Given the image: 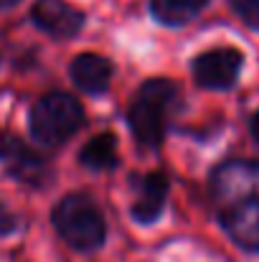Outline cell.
<instances>
[{"mask_svg":"<svg viewBox=\"0 0 259 262\" xmlns=\"http://www.w3.org/2000/svg\"><path fill=\"white\" fill-rule=\"evenodd\" d=\"M51 222H54L56 234L77 252H97L107 239L104 214L84 193L64 196L54 206Z\"/></svg>","mask_w":259,"mask_h":262,"instance_id":"obj_3","label":"cell"},{"mask_svg":"<svg viewBox=\"0 0 259 262\" xmlns=\"http://www.w3.org/2000/svg\"><path fill=\"white\" fill-rule=\"evenodd\" d=\"M72 82L86 94H104L112 82V64L99 54H79L69 67Z\"/></svg>","mask_w":259,"mask_h":262,"instance_id":"obj_9","label":"cell"},{"mask_svg":"<svg viewBox=\"0 0 259 262\" xmlns=\"http://www.w3.org/2000/svg\"><path fill=\"white\" fill-rule=\"evenodd\" d=\"M79 163L86 171H112L117 166V138L112 133L94 135L79 150Z\"/></svg>","mask_w":259,"mask_h":262,"instance_id":"obj_10","label":"cell"},{"mask_svg":"<svg viewBox=\"0 0 259 262\" xmlns=\"http://www.w3.org/2000/svg\"><path fill=\"white\" fill-rule=\"evenodd\" d=\"M0 163L13 178H18L33 188H41L51 181L49 163L33 148H28L18 135L5 133V130H0Z\"/></svg>","mask_w":259,"mask_h":262,"instance_id":"obj_6","label":"cell"},{"mask_svg":"<svg viewBox=\"0 0 259 262\" xmlns=\"http://www.w3.org/2000/svg\"><path fill=\"white\" fill-rule=\"evenodd\" d=\"M211 196L226 234L244 250L259 252V163L226 161L211 176Z\"/></svg>","mask_w":259,"mask_h":262,"instance_id":"obj_1","label":"cell"},{"mask_svg":"<svg viewBox=\"0 0 259 262\" xmlns=\"http://www.w3.org/2000/svg\"><path fill=\"white\" fill-rule=\"evenodd\" d=\"M15 227H18V222H15V216L0 204V237H5V234H13L15 232Z\"/></svg>","mask_w":259,"mask_h":262,"instance_id":"obj_13","label":"cell"},{"mask_svg":"<svg viewBox=\"0 0 259 262\" xmlns=\"http://www.w3.org/2000/svg\"><path fill=\"white\" fill-rule=\"evenodd\" d=\"M166 199H168V176L163 173V171L145 173L143 181H140L137 199L132 204V219L137 224H153V222H158L163 216Z\"/></svg>","mask_w":259,"mask_h":262,"instance_id":"obj_8","label":"cell"},{"mask_svg":"<svg viewBox=\"0 0 259 262\" xmlns=\"http://www.w3.org/2000/svg\"><path fill=\"white\" fill-rule=\"evenodd\" d=\"M206 5L208 0H150V10L155 20H160L163 26H173V28L193 20Z\"/></svg>","mask_w":259,"mask_h":262,"instance_id":"obj_11","label":"cell"},{"mask_svg":"<svg viewBox=\"0 0 259 262\" xmlns=\"http://www.w3.org/2000/svg\"><path fill=\"white\" fill-rule=\"evenodd\" d=\"M178 99V87L171 79H148L140 84L130 110H127V125L137 140V145L148 150H158L166 140L168 127V112Z\"/></svg>","mask_w":259,"mask_h":262,"instance_id":"obj_2","label":"cell"},{"mask_svg":"<svg viewBox=\"0 0 259 262\" xmlns=\"http://www.w3.org/2000/svg\"><path fill=\"white\" fill-rule=\"evenodd\" d=\"M28 125L36 143L59 148L69 143L84 125V107L66 92H49L31 107Z\"/></svg>","mask_w":259,"mask_h":262,"instance_id":"obj_4","label":"cell"},{"mask_svg":"<svg viewBox=\"0 0 259 262\" xmlns=\"http://www.w3.org/2000/svg\"><path fill=\"white\" fill-rule=\"evenodd\" d=\"M18 3H20V0H0V10H3V8H13V5H18Z\"/></svg>","mask_w":259,"mask_h":262,"instance_id":"obj_15","label":"cell"},{"mask_svg":"<svg viewBox=\"0 0 259 262\" xmlns=\"http://www.w3.org/2000/svg\"><path fill=\"white\" fill-rule=\"evenodd\" d=\"M31 20L54 38H74L84 28V13L66 0H36L31 8Z\"/></svg>","mask_w":259,"mask_h":262,"instance_id":"obj_7","label":"cell"},{"mask_svg":"<svg viewBox=\"0 0 259 262\" xmlns=\"http://www.w3.org/2000/svg\"><path fill=\"white\" fill-rule=\"evenodd\" d=\"M249 127H252V138H254V140L259 143V112H254V117H252Z\"/></svg>","mask_w":259,"mask_h":262,"instance_id":"obj_14","label":"cell"},{"mask_svg":"<svg viewBox=\"0 0 259 262\" xmlns=\"http://www.w3.org/2000/svg\"><path fill=\"white\" fill-rule=\"evenodd\" d=\"M234 13L249 26V28H259V0H229Z\"/></svg>","mask_w":259,"mask_h":262,"instance_id":"obj_12","label":"cell"},{"mask_svg":"<svg viewBox=\"0 0 259 262\" xmlns=\"http://www.w3.org/2000/svg\"><path fill=\"white\" fill-rule=\"evenodd\" d=\"M242 64H244L242 51H237L231 46H224V49H211V51L198 54L193 59L191 69H193L196 84L201 89L221 92V89H231L237 84Z\"/></svg>","mask_w":259,"mask_h":262,"instance_id":"obj_5","label":"cell"}]
</instances>
